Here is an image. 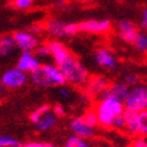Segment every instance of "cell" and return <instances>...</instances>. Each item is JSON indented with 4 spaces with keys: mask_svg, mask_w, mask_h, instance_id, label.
<instances>
[{
    "mask_svg": "<svg viewBox=\"0 0 147 147\" xmlns=\"http://www.w3.org/2000/svg\"><path fill=\"white\" fill-rule=\"evenodd\" d=\"M93 109L97 114L99 126L105 129H114L115 122L117 119L123 116V113L126 110L123 102L110 97L98 98V102Z\"/></svg>",
    "mask_w": 147,
    "mask_h": 147,
    "instance_id": "1",
    "label": "cell"
},
{
    "mask_svg": "<svg viewBox=\"0 0 147 147\" xmlns=\"http://www.w3.org/2000/svg\"><path fill=\"white\" fill-rule=\"evenodd\" d=\"M57 67L61 69L66 79V84H69L72 86L84 87L90 78L89 71L82 63V61L73 54H71L66 60H63Z\"/></svg>",
    "mask_w": 147,
    "mask_h": 147,
    "instance_id": "2",
    "label": "cell"
},
{
    "mask_svg": "<svg viewBox=\"0 0 147 147\" xmlns=\"http://www.w3.org/2000/svg\"><path fill=\"white\" fill-rule=\"evenodd\" d=\"M45 31H47L54 38L71 37L78 34V25L77 23H69V22H65L57 18H50L45 24Z\"/></svg>",
    "mask_w": 147,
    "mask_h": 147,
    "instance_id": "3",
    "label": "cell"
},
{
    "mask_svg": "<svg viewBox=\"0 0 147 147\" xmlns=\"http://www.w3.org/2000/svg\"><path fill=\"white\" fill-rule=\"evenodd\" d=\"M123 104L127 110H133V111H136V113L147 109L145 85L138 84L133 87H130L129 93L127 98L124 99Z\"/></svg>",
    "mask_w": 147,
    "mask_h": 147,
    "instance_id": "4",
    "label": "cell"
},
{
    "mask_svg": "<svg viewBox=\"0 0 147 147\" xmlns=\"http://www.w3.org/2000/svg\"><path fill=\"white\" fill-rule=\"evenodd\" d=\"M78 32L104 35L108 34L113 28V23L109 19H86L77 23Z\"/></svg>",
    "mask_w": 147,
    "mask_h": 147,
    "instance_id": "5",
    "label": "cell"
},
{
    "mask_svg": "<svg viewBox=\"0 0 147 147\" xmlns=\"http://www.w3.org/2000/svg\"><path fill=\"white\" fill-rule=\"evenodd\" d=\"M29 80V74L23 71L18 69L17 67L10 68L1 76L0 83H1L6 89H19L24 86Z\"/></svg>",
    "mask_w": 147,
    "mask_h": 147,
    "instance_id": "6",
    "label": "cell"
},
{
    "mask_svg": "<svg viewBox=\"0 0 147 147\" xmlns=\"http://www.w3.org/2000/svg\"><path fill=\"white\" fill-rule=\"evenodd\" d=\"M93 62L96 63L98 67L103 68V69H108L111 71L117 68L119 66V60H117V56L113 53L110 49H108L107 47H99L93 51Z\"/></svg>",
    "mask_w": 147,
    "mask_h": 147,
    "instance_id": "7",
    "label": "cell"
},
{
    "mask_svg": "<svg viewBox=\"0 0 147 147\" xmlns=\"http://www.w3.org/2000/svg\"><path fill=\"white\" fill-rule=\"evenodd\" d=\"M12 37L17 49L20 51H35V49L41 45L38 36L30 31H16L13 32Z\"/></svg>",
    "mask_w": 147,
    "mask_h": 147,
    "instance_id": "8",
    "label": "cell"
},
{
    "mask_svg": "<svg viewBox=\"0 0 147 147\" xmlns=\"http://www.w3.org/2000/svg\"><path fill=\"white\" fill-rule=\"evenodd\" d=\"M116 29V34L119 36V38L127 43V45H131L133 41L135 40L136 35L139 32L138 26L135 25V23H133L129 19H120L115 25Z\"/></svg>",
    "mask_w": 147,
    "mask_h": 147,
    "instance_id": "9",
    "label": "cell"
},
{
    "mask_svg": "<svg viewBox=\"0 0 147 147\" xmlns=\"http://www.w3.org/2000/svg\"><path fill=\"white\" fill-rule=\"evenodd\" d=\"M69 128L72 130L73 135L86 139V140H89V139L96 135V128L90 126V124L84 120L83 116H78V117L72 119V121L69 122Z\"/></svg>",
    "mask_w": 147,
    "mask_h": 147,
    "instance_id": "10",
    "label": "cell"
},
{
    "mask_svg": "<svg viewBox=\"0 0 147 147\" xmlns=\"http://www.w3.org/2000/svg\"><path fill=\"white\" fill-rule=\"evenodd\" d=\"M41 65L42 63L40 61V59L36 56L34 51H22L17 60L16 67L20 71L28 73V74H30L31 72L37 69Z\"/></svg>",
    "mask_w": 147,
    "mask_h": 147,
    "instance_id": "11",
    "label": "cell"
},
{
    "mask_svg": "<svg viewBox=\"0 0 147 147\" xmlns=\"http://www.w3.org/2000/svg\"><path fill=\"white\" fill-rule=\"evenodd\" d=\"M110 82L104 77H90L87 83L84 86L85 93L87 97H99L100 94L105 91V89L109 86Z\"/></svg>",
    "mask_w": 147,
    "mask_h": 147,
    "instance_id": "12",
    "label": "cell"
},
{
    "mask_svg": "<svg viewBox=\"0 0 147 147\" xmlns=\"http://www.w3.org/2000/svg\"><path fill=\"white\" fill-rule=\"evenodd\" d=\"M130 87L123 82H114L110 83L109 86L105 89V91L103 92L98 98H104V97H110V98H115L117 100L124 102V99L127 98L128 93H129Z\"/></svg>",
    "mask_w": 147,
    "mask_h": 147,
    "instance_id": "13",
    "label": "cell"
},
{
    "mask_svg": "<svg viewBox=\"0 0 147 147\" xmlns=\"http://www.w3.org/2000/svg\"><path fill=\"white\" fill-rule=\"evenodd\" d=\"M47 45L49 47L50 57L53 59V61L56 66H59L63 60H66V59L72 54L71 50L59 40H51L47 43Z\"/></svg>",
    "mask_w": 147,
    "mask_h": 147,
    "instance_id": "14",
    "label": "cell"
},
{
    "mask_svg": "<svg viewBox=\"0 0 147 147\" xmlns=\"http://www.w3.org/2000/svg\"><path fill=\"white\" fill-rule=\"evenodd\" d=\"M124 130L130 136H139V126H138V113L133 110H124Z\"/></svg>",
    "mask_w": 147,
    "mask_h": 147,
    "instance_id": "15",
    "label": "cell"
},
{
    "mask_svg": "<svg viewBox=\"0 0 147 147\" xmlns=\"http://www.w3.org/2000/svg\"><path fill=\"white\" fill-rule=\"evenodd\" d=\"M42 68L46 71V73L48 74L49 79L51 80L54 86H62L66 84V79L62 74L61 69L57 67L55 63H43L41 65Z\"/></svg>",
    "mask_w": 147,
    "mask_h": 147,
    "instance_id": "16",
    "label": "cell"
},
{
    "mask_svg": "<svg viewBox=\"0 0 147 147\" xmlns=\"http://www.w3.org/2000/svg\"><path fill=\"white\" fill-rule=\"evenodd\" d=\"M29 78H30V82L37 87H53V83H51V80L49 79L48 74L46 73V71L42 68V66H40V67L31 72L30 76H29Z\"/></svg>",
    "mask_w": 147,
    "mask_h": 147,
    "instance_id": "17",
    "label": "cell"
},
{
    "mask_svg": "<svg viewBox=\"0 0 147 147\" xmlns=\"http://www.w3.org/2000/svg\"><path fill=\"white\" fill-rule=\"evenodd\" d=\"M57 120H59V117L53 113V110H50V111L43 115L38 120V122L35 124L36 129L38 131H49L56 126Z\"/></svg>",
    "mask_w": 147,
    "mask_h": 147,
    "instance_id": "18",
    "label": "cell"
},
{
    "mask_svg": "<svg viewBox=\"0 0 147 147\" xmlns=\"http://www.w3.org/2000/svg\"><path fill=\"white\" fill-rule=\"evenodd\" d=\"M17 49L16 43L13 41L12 35H4L0 37V56L7 57L14 53Z\"/></svg>",
    "mask_w": 147,
    "mask_h": 147,
    "instance_id": "19",
    "label": "cell"
},
{
    "mask_svg": "<svg viewBox=\"0 0 147 147\" xmlns=\"http://www.w3.org/2000/svg\"><path fill=\"white\" fill-rule=\"evenodd\" d=\"M131 46H133L139 53L147 54V31L139 30L135 40L133 41V43H131Z\"/></svg>",
    "mask_w": 147,
    "mask_h": 147,
    "instance_id": "20",
    "label": "cell"
},
{
    "mask_svg": "<svg viewBox=\"0 0 147 147\" xmlns=\"http://www.w3.org/2000/svg\"><path fill=\"white\" fill-rule=\"evenodd\" d=\"M62 147H91L86 139L79 138L77 135H71L66 139Z\"/></svg>",
    "mask_w": 147,
    "mask_h": 147,
    "instance_id": "21",
    "label": "cell"
},
{
    "mask_svg": "<svg viewBox=\"0 0 147 147\" xmlns=\"http://www.w3.org/2000/svg\"><path fill=\"white\" fill-rule=\"evenodd\" d=\"M138 126L139 136L147 138V109L138 113Z\"/></svg>",
    "mask_w": 147,
    "mask_h": 147,
    "instance_id": "22",
    "label": "cell"
},
{
    "mask_svg": "<svg viewBox=\"0 0 147 147\" xmlns=\"http://www.w3.org/2000/svg\"><path fill=\"white\" fill-rule=\"evenodd\" d=\"M51 108L48 105V104H43V105H40L38 108H36L35 110H32V111L30 113V115H29V120H30L34 124H36L38 122V120L41 119V117L47 114L48 111H50Z\"/></svg>",
    "mask_w": 147,
    "mask_h": 147,
    "instance_id": "23",
    "label": "cell"
},
{
    "mask_svg": "<svg viewBox=\"0 0 147 147\" xmlns=\"http://www.w3.org/2000/svg\"><path fill=\"white\" fill-rule=\"evenodd\" d=\"M83 117H84V120L90 124V126H92V127H94V128H97V127L99 126L98 117H97V114H96V111H94L93 108L86 110V111L84 113V115H83Z\"/></svg>",
    "mask_w": 147,
    "mask_h": 147,
    "instance_id": "24",
    "label": "cell"
},
{
    "mask_svg": "<svg viewBox=\"0 0 147 147\" xmlns=\"http://www.w3.org/2000/svg\"><path fill=\"white\" fill-rule=\"evenodd\" d=\"M0 147H22V144L10 135L0 136Z\"/></svg>",
    "mask_w": 147,
    "mask_h": 147,
    "instance_id": "25",
    "label": "cell"
},
{
    "mask_svg": "<svg viewBox=\"0 0 147 147\" xmlns=\"http://www.w3.org/2000/svg\"><path fill=\"white\" fill-rule=\"evenodd\" d=\"M34 5V0H12L11 1V6L16 10H20L24 11L28 10Z\"/></svg>",
    "mask_w": 147,
    "mask_h": 147,
    "instance_id": "26",
    "label": "cell"
},
{
    "mask_svg": "<svg viewBox=\"0 0 147 147\" xmlns=\"http://www.w3.org/2000/svg\"><path fill=\"white\" fill-rule=\"evenodd\" d=\"M34 53L36 54L38 59H47L50 57V51H49V47L47 43H43V45H40L37 48L35 49Z\"/></svg>",
    "mask_w": 147,
    "mask_h": 147,
    "instance_id": "27",
    "label": "cell"
},
{
    "mask_svg": "<svg viewBox=\"0 0 147 147\" xmlns=\"http://www.w3.org/2000/svg\"><path fill=\"white\" fill-rule=\"evenodd\" d=\"M123 82L126 83L129 87H133L138 84H140V79H139V77L136 74H133V73H129V74H127L126 77L123 78Z\"/></svg>",
    "mask_w": 147,
    "mask_h": 147,
    "instance_id": "28",
    "label": "cell"
},
{
    "mask_svg": "<svg viewBox=\"0 0 147 147\" xmlns=\"http://www.w3.org/2000/svg\"><path fill=\"white\" fill-rule=\"evenodd\" d=\"M22 147H57L51 142H45V141H30L26 142L24 145H22Z\"/></svg>",
    "mask_w": 147,
    "mask_h": 147,
    "instance_id": "29",
    "label": "cell"
},
{
    "mask_svg": "<svg viewBox=\"0 0 147 147\" xmlns=\"http://www.w3.org/2000/svg\"><path fill=\"white\" fill-rule=\"evenodd\" d=\"M53 113L59 117V119H61V117H65L67 115V111H66V109L60 105V104H56L54 108H53Z\"/></svg>",
    "mask_w": 147,
    "mask_h": 147,
    "instance_id": "30",
    "label": "cell"
},
{
    "mask_svg": "<svg viewBox=\"0 0 147 147\" xmlns=\"http://www.w3.org/2000/svg\"><path fill=\"white\" fill-rule=\"evenodd\" d=\"M130 147H147L145 138H142V136H136L134 140H133V142L130 144Z\"/></svg>",
    "mask_w": 147,
    "mask_h": 147,
    "instance_id": "31",
    "label": "cell"
},
{
    "mask_svg": "<svg viewBox=\"0 0 147 147\" xmlns=\"http://www.w3.org/2000/svg\"><path fill=\"white\" fill-rule=\"evenodd\" d=\"M59 96L61 98H68L71 96V89L68 86H66V84L60 86V89H59Z\"/></svg>",
    "mask_w": 147,
    "mask_h": 147,
    "instance_id": "32",
    "label": "cell"
},
{
    "mask_svg": "<svg viewBox=\"0 0 147 147\" xmlns=\"http://www.w3.org/2000/svg\"><path fill=\"white\" fill-rule=\"evenodd\" d=\"M29 31L32 32L34 35L38 36L40 34H42L43 31H45V25H40V24H34L30 26V29H29Z\"/></svg>",
    "mask_w": 147,
    "mask_h": 147,
    "instance_id": "33",
    "label": "cell"
},
{
    "mask_svg": "<svg viewBox=\"0 0 147 147\" xmlns=\"http://www.w3.org/2000/svg\"><path fill=\"white\" fill-rule=\"evenodd\" d=\"M141 26L145 31H147V7L142 11V18H141Z\"/></svg>",
    "mask_w": 147,
    "mask_h": 147,
    "instance_id": "34",
    "label": "cell"
},
{
    "mask_svg": "<svg viewBox=\"0 0 147 147\" xmlns=\"http://www.w3.org/2000/svg\"><path fill=\"white\" fill-rule=\"evenodd\" d=\"M6 90H7L6 87H5V86H4L1 83H0V96H1V94H4V93L6 92Z\"/></svg>",
    "mask_w": 147,
    "mask_h": 147,
    "instance_id": "35",
    "label": "cell"
},
{
    "mask_svg": "<svg viewBox=\"0 0 147 147\" xmlns=\"http://www.w3.org/2000/svg\"><path fill=\"white\" fill-rule=\"evenodd\" d=\"M65 1H63V0H60V1H57L55 5H56V7H62V6H65Z\"/></svg>",
    "mask_w": 147,
    "mask_h": 147,
    "instance_id": "36",
    "label": "cell"
},
{
    "mask_svg": "<svg viewBox=\"0 0 147 147\" xmlns=\"http://www.w3.org/2000/svg\"><path fill=\"white\" fill-rule=\"evenodd\" d=\"M145 93H146V102H147V84H145Z\"/></svg>",
    "mask_w": 147,
    "mask_h": 147,
    "instance_id": "37",
    "label": "cell"
},
{
    "mask_svg": "<svg viewBox=\"0 0 147 147\" xmlns=\"http://www.w3.org/2000/svg\"><path fill=\"white\" fill-rule=\"evenodd\" d=\"M145 140H146V145H147V138H145Z\"/></svg>",
    "mask_w": 147,
    "mask_h": 147,
    "instance_id": "38",
    "label": "cell"
}]
</instances>
